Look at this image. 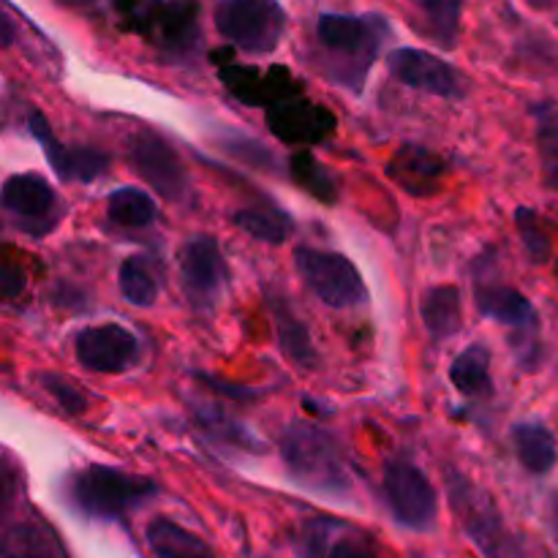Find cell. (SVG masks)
<instances>
[{"label": "cell", "mask_w": 558, "mask_h": 558, "mask_svg": "<svg viewBox=\"0 0 558 558\" xmlns=\"http://www.w3.org/2000/svg\"><path fill=\"white\" fill-rule=\"evenodd\" d=\"M450 381L461 396L472 401H485L494 396L490 379V349L485 343H469L450 365Z\"/></svg>", "instance_id": "d4e9b609"}, {"label": "cell", "mask_w": 558, "mask_h": 558, "mask_svg": "<svg viewBox=\"0 0 558 558\" xmlns=\"http://www.w3.org/2000/svg\"><path fill=\"white\" fill-rule=\"evenodd\" d=\"M474 305L485 319L510 327V347L521 368L534 371L543 360L539 343V314L532 300L510 283L499 281V272L490 256H480L474 265Z\"/></svg>", "instance_id": "277c9868"}, {"label": "cell", "mask_w": 558, "mask_h": 558, "mask_svg": "<svg viewBox=\"0 0 558 558\" xmlns=\"http://www.w3.org/2000/svg\"><path fill=\"white\" fill-rule=\"evenodd\" d=\"M158 494L150 477L104 463H87L65 477V505L90 521H118Z\"/></svg>", "instance_id": "3957f363"}, {"label": "cell", "mask_w": 558, "mask_h": 558, "mask_svg": "<svg viewBox=\"0 0 558 558\" xmlns=\"http://www.w3.org/2000/svg\"><path fill=\"white\" fill-rule=\"evenodd\" d=\"M107 216L109 221L123 229H145L156 221V202L147 191L123 185V189L109 194Z\"/></svg>", "instance_id": "4dcf8cb0"}, {"label": "cell", "mask_w": 558, "mask_h": 558, "mask_svg": "<svg viewBox=\"0 0 558 558\" xmlns=\"http://www.w3.org/2000/svg\"><path fill=\"white\" fill-rule=\"evenodd\" d=\"M387 69L401 85L412 87V90L428 93L436 98H450V101L466 96V76L456 65L441 60L439 54L425 52V49H392L387 54Z\"/></svg>", "instance_id": "5bb4252c"}, {"label": "cell", "mask_w": 558, "mask_h": 558, "mask_svg": "<svg viewBox=\"0 0 558 558\" xmlns=\"http://www.w3.org/2000/svg\"><path fill=\"white\" fill-rule=\"evenodd\" d=\"M38 385H41L44 392H47V396L52 398V401L58 403V407L63 409L65 414H71V417H76V414H85L87 412L85 392H82L80 387L74 385V381L65 379V376H60V374H41V376H38Z\"/></svg>", "instance_id": "836d02e7"}, {"label": "cell", "mask_w": 558, "mask_h": 558, "mask_svg": "<svg viewBox=\"0 0 558 558\" xmlns=\"http://www.w3.org/2000/svg\"><path fill=\"white\" fill-rule=\"evenodd\" d=\"M63 3L65 5H80V9H82V5H93L96 0H63Z\"/></svg>", "instance_id": "f35d334b"}, {"label": "cell", "mask_w": 558, "mask_h": 558, "mask_svg": "<svg viewBox=\"0 0 558 558\" xmlns=\"http://www.w3.org/2000/svg\"><path fill=\"white\" fill-rule=\"evenodd\" d=\"M303 545L311 558H379L368 534L332 518H314L305 523Z\"/></svg>", "instance_id": "ac0fdd59"}, {"label": "cell", "mask_w": 558, "mask_h": 558, "mask_svg": "<svg viewBox=\"0 0 558 558\" xmlns=\"http://www.w3.org/2000/svg\"><path fill=\"white\" fill-rule=\"evenodd\" d=\"M265 123L283 145L314 147L336 134L338 120L327 107L311 101L303 93H294V96L278 98L265 109Z\"/></svg>", "instance_id": "4fadbf2b"}, {"label": "cell", "mask_w": 558, "mask_h": 558, "mask_svg": "<svg viewBox=\"0 0 558 558\" xmlns=\"http://www.w3.org/2000/svg\"><path fill=\"white\" fill-rule=\"evenodd\" d=\"M232 221L238 223L245 234H251L254 240H262V243H270V245L283 243V240H289V234L294 232L292 216L270 199H262L256 202V205L240 207V210L232 216Z\"/></svg>", "instance_id": "4316f807"}, {"label": "cell", "mask_w": 558, "mask_h": 558, "mask_svg": "<svg viewBox=\"0 0 558 558\" xmlns=\"http://www.w3.org/2000/svg\"><path fill=\"white\" fill-rule=\"evenodd\" d=\"M221 147L229 153V156L240 158V161L251 163V167L276 169V156H272L270 150H265V145L248 140V136L232 134L229 140H221Z\"/></svg>", "instance_id": "e575fe53"}, {"label": "cell", "mask_w": 558, "mask_h": 558, "mask_svg": "<svg viewBox=\"0 0 558 558\" xmlns=\"http://www.w3.org/2000/svg\"><path fill=\"white\" fill-rule=\"evenodd\" d=\"M3 558H65V554L47 526L20 521L16 526L5 529Z\"/></svg>", "instance_id": "83f0119b"}, {"label": "cell", "mask_w": 558, "mask_h": 558, "mask_svg": "<svg viewBox=\"0 0 558 558\" xmlns=\"http://www.w3.org/2000/svg\"><path fill=\"white\" fill-rule=\"evenodd\" d=\"M316 47L325 76L352 93H363L390 25L379 14H319Z\"/></svg>", "instance_id": "6da1fadb"}, {"label": "cell", "mask_w": 558, "mask_h": 558, "mask_svg": "<svg viewBox=\"0 0 558 558\" xmlns=\"http://www.w3.org/2000/svg\"><path fill=\"white\" fill-rule=\"evenodd\" d=\"M118 289L125 303L147 308L161 294V272L147 256H129L118 270Z\"/></svg>", "instance_id": "f1b7e54d"}, {"label": "cell", "mask_w": 558, "mask_h": 558, "mask_svg": "<svg viewBox=\"0 0 558 558\" xmlns=\"http://www.w3.org/2000/svg\"><path fill=\"white\" fill-rule=\"evenodd\" d=\"M385 496L390 505L392 518L403 529L412 532H428L434 529L439 515V496L434 483L423 474V469L412 461L396 458L385 466Z\"/></svg>", "instance_id": "30bf717a"}, {"label": "cell", "mask_w": 558, "mask_h": 558, "mask_svg": "<svg viewBox=\"0 0 558 558\" xmlns=\"http://www.w3.org/2000/svg\"><path fill=\"white\" fill-rule=\"evenodd\" d=\"M218 80L221 85L238 98L245 107H270L278 98L294 96V93H303V85L292 76V71L281 69V65H272V69L259 71L251 69V65H223L218 71Z\"/></svg>", "instance_id": "e0dca14e"}, {"label": "cell", "mask_w": 558, "mask_h": 558, "mask_svg": "<svg viewBox=\"0 0 558 558\" xmlns=\"http://www.w3.org/2000/svg\"><path fill=\"white\" fill-rule=\"evenodd\" d=\"M3 210L31 238H47L63 218V205L52 185L36 172L11 174L3 183Z\"/></svg>", "instance_id": "8fae6325"}, {"label": "cell", "mask_w": 558, "mask_h": 558, "mask_svg": "<svg viewBox=\"0 0 558 558\" xmlns=\"http://www.w3.org/2000/svg\"><path fill=\"white\" fill-rule=\"evenodd\" d=\"M556 272H558V262H556Z\"/></svg>", "instance_id": "60d3db41"}, {"label": "cell", "mask_w": 558, "mask_h": 558, "mask_svg": "<svg viewBox=\"0 0 558 558\" xmlns=\"http://www.w3.org/2000/svg\"><path fill=\"white\" fill-rule=\"evenodd\" d=\"M445 485L452 512L480 554L485 558H523L515 534L510 532L496 501L483 488H477L466 474L452 466L445 469Z\"/></svg>", "instance_id": "5b68a950"}, {"label": "cell", "mask_w": 558, "mask_h": 558, "mask_svg": "<svg viewBox=\"0 0 558 558\" xmlns=\"http://www.w3.org/2000/svg\"><path fill=\"white\" fill-rule=\"evenodd\" d=\"M532 118L537 123V145L543 158V174L548 189L558 191V104L537 101L532 107Z\"/></svg>", "instance_id": "1f68e13d"}, {"label": "cell", "mask_w": 558, "mask_h": 558, "mask_svg": "<svg viewBox=\"0 0 558 558\" xmlns=\"http://www.w3.org/2000/svg\"><path fill=\"white\" fill-rule=\"evenodd\" d=\"M129 158L136 174L167 202H183L191 191L189 172L178 150L150 129H140L129 142Z\"/></svg>", "instance_id": "7c38bea8"}, {"label": "cell", "mask_w": 558, "mask_h": 558, "mask_svg": "<svg viewBox=\"0 0 558 558\" xmlns=\"http://www.w3.org/2000/svg\"><path fill=\"white\" fill-rule=\"evenodd\" d=\"M153 3H156V0H112L114 11L123 16V22L129 27H134L136 22H140V16L145 14Z\"/></svg>", "instance_id": "d590c367"}, {"label": "cell", "mask_w": 558, "mask_h": 558, "mask_svg": "<svg viewBox=\"0 0 558 558\" xmlns=\"http://www.w3.org/2000/svg\"><path fill=\"white\" fill-rule=\"evenodd\" d=\"M194 420L199 425V434L205 436L210 445L223 447V450L238 452H262L265 445L245 428L240 420H234L227 409L216 407V403L199 401L194 407Z\"/></svg>", "instance_id": "7402d4cb"}, {"label": "cell", "mask_w": 558, "mask_h": 558, "mask_svg": "<svg viewBox=\"0 0 558 558\" xmlns=\"http://www.w3.org/2000/svg\"><path fill=\"white\" fill-rule=\"evenodd\" d=\"M294 267L305 287L330 308H357L368 303V287L349 256L338 251L300 245L294 248Z\"/></svg>", "instance_id": "52a82bcc"}, {"label": "cell", "mask_w": 558, "mask_h": 558, "mask_svg": "<svg viewBox=\"0 0 558 558\" xmlns=\"http://www.w3.org/2000/svg\"><path fill=\"white\" fill-rule=\"evenodd\" d=\"M463 0H412V25L439 49H456Z\"/></svg>", "instance_id": "44dd1931"}, {"label": "cell", "mask_w": 558, "mask_h": 558, "mask_svg": "<svg viewBox=\"0 0 558 558\" xmlns=\"http://www.w3.org/2000/svg\"><path fill=\"white\" fill-rule=\"evenodd\" d=\"M512 445H515L518 461L523 469L537 477L550 474L558 463L556 436L543 423H518L512 428Z\"/></svg>", "instance_id": "484cf974"}, {"label": "cell", "mask_w": 558, "mask_h": 558, "mask_svg": "<svg viewBox=\"0 0 558 558\" xmlns=\"http://www.w3.org/2000/svg\"><path fill=\"white\" fill-rule=\"evenodd\" d=\"M281 458L289 477L300 488L319 496L343 499L352 494V474H349L338 441L319 425L308 420H294L281 434Z\"/></svg>", "instance_id": "7a4b0ae2"}, {"label": "cell", "mask_w": 558, "mask_h": 558, "mask_svg": "<svg viewBox=\"0 0 558 558\" xmlns=\"http://www.w3.org/2000/svg\"><path fill=\"white\" fill-rule=\"evenodd\" d=\"M145 539L156 558H216L199 534L180 526L172 518H153L145 529Z\"/></svg>", "instance_id": "cb8c5ba5"}, {"label": "cell", "mask_w": 558, "mask_h": 558, "mask_svg": "<svg viewBox=\"0 0 558 558\" xmlns=\"http://www.w3.org/2000/svg\"><path fill=\"white\" fill-rule=\"evenodd\" d=\"M267 308H270L272 327H276L281 352L287 354L298 368H314V365L319 363V352H316L308 325L300 319L298 311L292 308V303H289L283 294L267 292Z\"/></svg>", "instance_id": "ffe728a7"}, {"label": "cell", "mask_w": 558, "mask_h": 558, "mask_svg": "<svg viewBox=\"0 0 558 558\" xmlns=\"http://www.w3.org/2000/svg\"><path fill=\"white\" fill-rule=\"evenodd\" d=\"M22 287H25V276H22V270L14 265V262L5 259V265H3V298L14 300L16 294L22 292Z\"/></svg>", "instance_id": "8d00e7d4"}, {"label": "cell", "mask_w": 558, "mask_h": 558, "mask_svg": "<svg viewBox=\"0 0 558 558\" xmlns=\"http://www.w3.org/2000/svg\"><path fill=\"white\" fill-rule=\"evenodd\" d=\"M447 163L439 153L423 145H401L387 163V178L412 196H430L439 191Z\"/></svg>", "instance_id": "d6986e66"}, {"label": "cell", "mask_w": 558, "mask_h": 558, "mask_svg": "<svg viewBox=\"0 0 558 558\" xmlns=\"http://www.w3.org/2000/svg\"><path fill=\"white\" fill-rule=\"evenodd\" d=\"M289 178L311 194L314 199H319L322 205H336L338 202V183L330 172H327L325 163L314 156L311 150L300 147L289 156Z\"/></svg>", "instance_id": "f546056e"}, {"label": "cell", "mask_w": 558, "mask_h": 558, "mask_svg": "<svg viewBox=\"0 0 558 558\" xmlns=\"http://www.w3.org/2000/svg\"><path fill=\"white\" fill-rule=\"evenodd\" d=\"M161 58L183 63L199 52V3L196 0H156L134 27Z\"/></svg>", "instance_id": "ba28073f"}, {"label": "cell", "mask_w": 558, "mask_h": 558, "mask_svg": "<svg viewBox=\"0 0 558 558\" xmlns=\"http://www.w3.org/2000/svg\"><path fill=\"white\" fill-rule=\"evenodd\" d=\"M27 131H31L33 140L41 145L49 167L54 169V174H58L63 183H96L98 178L107 174V153L85 145H63V142L54 136L49 120L44 118L41 112H36V109L27 112Z\"/></svg>", "instance_id": "2e32d148"}, {"label": "cell", "mask_w": 558, "mask_h": 558, "mask_svg": "<svg viewBox=\"0 0 558 558\" xmlns=\"http://www.w3.org/2000/svg\"><path fill=\"white\" fill-rule=\"evenodd\" d=\"M74 354L82 368L93 374H125L136 368L142 347L134 332L107 322V325H93L76 332Z\"/></svg>", "instance_id": "9a60e30c"}, {"label": "cell", "mask_w": 558, "mask_h": 558, "mask_svg": "<svg viewBox=\"0 0 558 558\" xmlns=\"http://www.w3.org/2000/svg\"><path fill=\"white\" fill-rule=\"evenodd\" d=\"M554 534H556V543H558V505H556V510H554Z\"/></svg>", "instance_id": "ab89813d"}, {"label": "cell", "mask_w": 558, "mask_h": 558, "mask_svg": "<svg viewBox=\"0 0 558 558\" xmlns=\"http://www.w3.org/2000/svg\"><path fill=\"white\" fill-rule=\"evenodd\" d=\"M463 300L461 289L456 283H436L425 289L420 298V316L434 341H447V338L461 332Z\"/></svg>", "instance_id": "603a6c76"}, {"label": "cell", "mask_w": 558, "mask_h": 558, "mask_svg": "<svg viewBox=\"0 0 558 558\" xmlns=\"http://www.w3.org/2000/svg\"><path fill=\"white\" fill-rule=\"evenodd\" d=\"M216 27L245 54H272L287 33V11L278 0H218Z\"/></svg>", "instance_id": "8992f818"}, {"label": "cell", "mask_w": 558, "mask_h": 558, "mask_svg": "<svg viewBox=\"0 0 558 558\" xmlns=\"http://www.w3.org/2000/svg\"><path fill=\"white\" fill-rule=\"evenodd\" d=\"M515 227L518 234H521L523 251L529 254V259L543 265V262L550 259V234L545 229L543 218L537 216V210L532 207H518L515 210Z\"/></svg>", "instance_id": "d6a6232c"}, {"label": "cell", "mask_w": 558, "mask_h": 558, "mask_svg": "<svg viewBox=\"0 0 558 558\" xmlns=\"http://www.w3.org/2000/svg\"><path fill=\"white\" fill-rule=\"evenodd\" d=\"M180 289L191 308L199 314H213L221 303L223 292L229 287V267L221 254V245L207 234L185 240L180 248Z\"/></svg>", "instance_id": "9c48e42d"}, {"label": "cell", "mask_w": 558, "mask_h": 558, "mask_svg": "<svg viewBox=\"0 0 558 558\" xmlns=\"http://www.w3.org/2000/svg\"><path fill=\"white\" fill-rule=\"evenodd\" d=\"M529 3L539 11H556L558 14V0H529Z\"/></svg>", "instance_id": "74e56055"}]
</instances>
